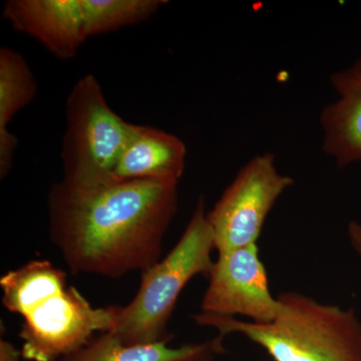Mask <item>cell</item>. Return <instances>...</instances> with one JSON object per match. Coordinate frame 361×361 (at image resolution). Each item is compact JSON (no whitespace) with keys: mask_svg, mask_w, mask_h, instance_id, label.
<instances>
[{"mask_svg":"<svg viewBox=\"0 0 361 361\" xmlns=\"http://www.w3.org/2000/svg\"><path fill=\"white\" fill-rule=\"evenodd\" d=\"M177 210V183L75 187L61 180L49 194V236L73 274L118 279L160 261Z\"/></svg>","mask_w":361,"mask_h":361,"instance_id":"obj_1","label":"cell"},{"mask_svg":"<svg viewBox=\"0 0 361 361\" xmlns=\"http://www.w3.org/2000/svg\"><path fill=\"white\" fill-rule=\"evenodd\" d=\"M279 310L268 323L200 313L194 319L218 336L241 334L273 361H361V320L353 308L315 300L297 291L277 296Z\"/></svg>","mask_w":361,"mask_h":361,"instance_id":"obj_2","label":"cell"},{"mask_svg":"<svg viewBox=\"0 0 361 361\" xmlns=\"http://www.w3.org/2000/svg\"><path fill=\"white\" fill-rule=\"evenodd\" d=\"M214 250L213 230L200 197L179 241L163 260L142 271L139 290L128 305L120 306L109 334L127 345L172 341L168 323L178 298L194 277H209Z\"/></svg>","mask_w":361,"mask_h":361,"instance_id":"obj_3","label":"cell"},{"mask_svg":"<svg viewBox=\"0 0 361 361\" xmlns=\"http://www.w3.org/2000/svg\"><path fill=\"white\" fill-rule=\"evenodd\" d=\"M66 122L63 182L75 187L111 183L134 123L111 110L94 75H85L73 85L66 99Z\"/></svg>","mask_w":361,"mask_h":361,"instance_id":"obj_4","label":"cell"},{"mask_svg":"<svg viewBox=\"0 0 361 361\" xmlns=\"http://www.w3.org/2000/svg\"><path fill=\"white\" fill-rule=\"evenodd\" d=\"M293 184L278 171L272 154L253 157L208 212L217 253L257 244L271 210Z\"/></svg>","mask_w":361,"mask_h":361,"instance_id":"obj_5","label":"cell"},{"mask_svg":"<svg viewBox=\"0 0 361 361\" xmlns=\"http://www.w3.org/2000/svg\"><path fill=\"white\" fill-rule=\"evenodd\" d=\"M120 306L94 307L75 287L44 301L25 316L20 332L21 355L32 361H59L111 331Z\"/></svg>","mask_w":361,"mask_h":361,"instance_id":"obj_6","label":"cell"},{"mask_svg":"<svg viewBox=\"0 0 361 361\" xmlns=\"http://www.w3.org/2000/svg\"><path fill=\"white\" fill-rule=\"evenodd\" d=\"M208 280L202 313L243 316L255 323H268L276 317L279 301L271 293L257 244L218 254Z\"/></svg>","mask_w":361,"mask_h":361,"instance_id":"obj_7","label":"cell"},{"mask_svg":"<svg viewBox=\"0 0 361 361\" xmlns=\"http://www.w3.org/2000/svg\"><path fill=\"white\" fill-rule=\"evenodd\" d=\"M2 16L63 61L75 58L87 40L80 0H8Z\"/></svg>","mask_w":361,"mask_h":361,"instance_id":"obj_8","label":"cell"},{"mask_svg":"<svg viewBox=\"0 0 361 361\" xmlns=\"http://www.w3.org/2000/svg\"><path fill=\"white\" fill-rule=\"evenodd\" d=\"M186 156L184 142L175 135L134 123L111 183L154 180L179 184Z\"/></svg>","mask_w":361,"mask_h":361,"instance_id":"obj_9","label":"cell"},{"mask_svg":"<svg viewBox=\"0 0 361 361\" xmlns=\"http://www.w3.org/2000/svg\"><path fill=\"white\" fill-rule=\"evenodd\" d=\"M330 80L338 97L320 115L322 149L344 168L361 161V58Z\"/></svg>","mask_w":361,"mask_h":361,"instance_id":"obj_10","label":"cell"},{"mask_svg":"<svg viewBox=\"0 0 361 361\" xmlns=\"http://www.w3.org/2000/svg\"><path fill=\"white\" fill-rule=\"evenodd\" d=\"M169 341L127 345L109 332L59 361H216L226 353L224 337L170 348Z\"/></svg>","mask_w":361,"mask_h":361,"instance_id":"obj_11","label":"cell"},{"mask_svg":"<svg viewBox=\"0 0 361 361\" xmlns=\"http://www.w3.org/2000/svg\"><path fill=\"white\" fill-rule=\"evenodd\" d=\"M37 94V84L25 59L7 47L0 49V176L6 178L13 166L18 141L8 125Z\"/></svg>","mask_w":361,"mask_h":361,"instance_id":"obj_12","label":"cell"},{"mask_svg":"<svg viewBox=\"0 0 361 361\" xmlns=\"http://www.w3.org/2000/svg\"><path fill=\"white\" fill-rule=\"evenodd\" d=\"M2 303L23 317L68 288L66 273L47 260H35L0 279Z\"/></svg>","mask_w":361,"mask_h":361,"instance_id":"obj_13","label":"cell"},{"mask_svg":"<svg viewBox=\"0 0 361 361\" xmlns=\"http://www.w3.org/2000/svg\"><path fill=\"white\" fill-rule=\"evenodd\" d=\"M164 0H80L87 39L149 20Z\"/></svg>","mask_w":361,"mask_h":361,"instance_id":"obj_14","label":"cell"},{"mask_svg":"<svg viewBox=\"0 0 361 361\" xmlns=\"http://www.w3.org/2000/svg\"><path fill=\"white\" fill-rule=\"evenodd\" d=\"M348 236L351 248L361 259V224L356 221H350L348 227Z\"/></svg>","mask_w":361,"mask_h":361,"instance_id":"obj_15","label":"cell"},{"mask_svg":"<svg viewBox=\"0 0 361 361\" xmlns=\"http://www.w3.org/2000/svg\"><path fill=\"white\" fill-rule=\"evenodd\" d=\"M21 350L16 348L11 342L0 341V361H20Z\"/></svg>","mask_w":361,"mask_h":361,"instance_id":"obj_16","label":"cell"}]
</instances>
